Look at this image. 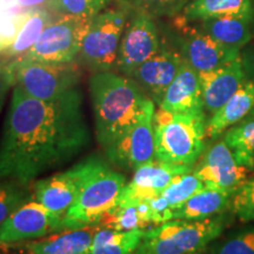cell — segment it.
Returning <instances> with one entry per match:
<instances>
[{
    "label": "cell",
    "mask_w": 254,
    "mask_h": 254,
    "mask_svg": "<svg viewBox=\"0 0 254 254\" xmlns=\"http://www.w3.org/2000/svg\"><path fill=\"white\" fill-rule=\"evenodd\" d=\"M155 159L190 167L205 147V114H179L159 107L153 117Z\"/></svg>",
    "instance_id": "cell-4"
},
{
    "label": "cell",
    "mask_w": 254,
    "mask_h": 254,
    "mask_svg": "<svg viewBox=\"0 0 254 254\" xmlns=\"http://www.w3.org/2000/svg\"><path fill=\"white\" fill-rule=\"evenodd\" d=\"M147 201L151 209L152 217V226H159V225L165 224V222L172 220L173 219V209L170 207L167 200L164 198L163 194L153 196L150 199H144Z\"/></svg>",
    "instance_id": "cell-35"
},
{
    "label": "cell",
    "mask_w": 254,
    "mask_h": 254,
    "mask_svg": "<svg viewBox=\"0 0 254 254\" xmlns=\"http://www.w3.org/2000/svg\"><path fill=\"white\" fill-rule=\"evenodd\" d=\"M251 17L245 15H221L196 21L195 28L207 34L222 45L240 50L252 38Z\"/></svg>",
    "instance_id": "cell-19"
},
{
    "label": "cell",
    "mask_w": 254,
    "mask_h": 254,
    "mask_svg": "<svg viewBox=\"0 0 254 254\" xmlns=\"http://www.w3.org/2000/svg\"><path fill=\"white\" fill-rule=\"evenodd\" d=\"M60 231H64V217L51 212L40 202L28 201L0 225V243L38 239Z\"/></svg>",
    "instance_id": "cell-11"
},
{
    "label": "cell",
    "mask_w": 254,
    "mask_h": 254,
    "mask_svg": "<svg viewBox=\"0 0 254 254\" xmlns=\"http://www.w3.org/2000/svg\"><path fill=\"white\" fill-rule=\"evenodd\" d=\"M154 19L145 13H133L129 17L117 62V69L126 77H131L141 64L152 58L163 46Z\"/></svg>",
    "instance_id": "cell-10"
},
{
    "label": "cell",
    "mask_w": 254,
    "mask_h": 254,
    "mask_svg": "<svg viewBox=\"0 0 254 254\" xmlns=\"http://www.w3.org/2000/svg\"><path fill=\"white\" fill-rule=\"evenodd\" d=\"M230 150L236 158L237 163L249 170L254 168V118L241 123L225 135Z\"/></svg>",
    "instance_id": "cell-26"
},
{
    "label": "cell",
    "mask_w": 254,
    "mask_h": 254,
    "mask_svg": "<svg viewBox=\"0 0 254 254\" xmlns=\"http://www.w3.org/2000/svg\"><path fill=\"white\" fill-rule=\"evenodd\" d=\"M114 0H52L49 6L56 17H79L93 19L109 8Z\"/></svg>",
    "instance_id": "cell-28"
},
{
    "label": "cell",
    "mask_w": 254,
    "mask_h": 254,
    "mask_svg": "<svg viewBox=\"0 0 254 254\" xmlns=\"http://www.w3.org/2000/svg\"><path fill=\"white\" fill-rule=\"evenodd\" d=\"M99 225L60 231L27 246L30 254H88Z\"/></svg>",
    "instance_id": "cell-20"
},
{
    "label": "cell",
    "mask_w": 254,
    "mask_h": 254,
    "mask_svg": "<svg viewBox=\"0 0 254 254\" xmlns=\"http://www.w3.org/2000/svg\"><path fill=\"white\" fill-rule=\"evenodd\" d=\"M85 161L84 178L74 204L64 217V230L100 225L118 205L126 179L98 158Z\"/></svg>",
    "instance_id": "cell-3"
},
{
    "label": "cell",
    "mask_w": 254,
    "mask_h": 254,
    "mask_svg": "<svg viewBox=\"0 0 254 254\" xmlns=\"http://www.w3.org/2000/svg\"><path fill=\"white\" fill-rule=\"evenodd\" d=\"M144 233V230L123 232L99 226L88 254H134Z\"/></svg>",
    "instance_id": "cell-25"
},
{
    "label": "cell",
    "mask_w": 254,
    "mask_h": 254,
    "mask_svg": "<svg viewBox=\"0 0 254 254\" xmlns=\"http://www.w3.org/2000/svg\"><path fill=\"white\" fill-rule=\"evenodd\" d=\"M190 0H114L129 13H145L153 18H172L182 13Z\"/></svg>",
    "instance_id": "cell-27"
},
{
    "label": "cell",
    "mask_w": 254,
    "mask_h": 254,
    "mask_svg": "<svg viewBox=\"0 0 254 254\" xmlns=\"http://www.w3.org/2000/svg\"><path fill=\"white\" fill-rule=\"evenodd\" d=\"M159 107L172 113L204 114L199 73L185 59L165 92Z\"/></svg>",
    "instance_id": "cell-18"
},
{
    "label": "cell",
    "mask_w": 254,
    "mask_h": 254,
    "mask_svg": "<svg viewBox=\"0 0 254 254\" xmlns=\"http://www.w3.org/2000/svg\"><path fill=\"white\" fill-rule=\"evenodd\" d=\"M2 52H4V49H2L1 44H0V56H1V55H2Z\"/></svg>",
    "instance_id": "cell-40"
},
{
    "label": "cell",
    "mask_w": 254,
    "mask_h": 254,
    "mask_svg": "<svg viewBox=\"0 0 254 254\" xmlns=\"http://www.w3.org/2000/svg\"><path fill=\"white\" fill-rule=\"evenodd\" d=\"M24 187L12 180H0V225L26 202L28 194Z\"/></svg>",
    "instance_id": "cell-31"
},
{
    "label": "cell",
    "mask_w": 254,
    "mask_h": 254,
    "mask_svg": "<svg viewBox=\"0 0 254 254\" xmlns=\"http://www.w3.org/2000/svg\"><path fill=\"white\" fill-rule=\"evenodd\" d=\"M15 84L31 97L51 101L79 87L82 72L77 63L51 64L13 59Z\"/></svg>",
    "instance_id": "cell-7"
},
{
    "label": "cell",
    "mask_w": 254,
    "mask_h": 254,
    "mask_svg": "<svg viewBox=\"0 0 254 254\" xmlns=\"http://www.w3.org/2000/svg\"><path fill=\"white\" fill-rule=\"evenodd\" d=\"M99 226L123 232L134 230L146 231V228H148L139 213L138 206L133 201H119L116 208L103 219Z\"/></svg>",
    "instance_id": "cell-29"
},
{
    "label": "cell",
    "mask_w": 254,
    "mask_h": 254,
    "mask_svg": "<svg viewBox=\"0 0 254 254\" xmlns=\"http://www.w3.org/2000/svg\"><path fill=\"white\" fill-rule=\"evenodd\" d=\"M131 13L125 8H106L92 19L79 56L94 72L117 68L119 47Z\"/></svg>",
    "instance_id": "cell-6"
},
{
    "label": "cell",
    "mask_w": 254,
    "mask_h": 254,
    "mask_svg": "<svg viewBox=\"0 0 254 254\" xmlns=\"http://www.w3.org/2000/svg\"><path fill=\"white\" fill-rule=\"evenodd\" d=\"M90 142L80 88L45 101L14 85L0 135V180L27 185L67 163Z\"/></svg>",
    "instance_id": "cell-1"
},
{
    "label": "cell",
    "mask_w": 254,
    "mask_h": 254,
    "mask_svg": "<svg viewBox=\"0 0 254 254\" xmlns=\"http://www.w3.org/2000/svg\"><path fill=\"white\" fill-rule=\"evenodd\" d=\"M154 101L148 103L134 125L106 151L111 163L124 170H136L155 159Z\"/></svg>",
    "instance_id": "cell-9"
},
{
    "label": "cell",
    "mask_w": 254,
    "mask_h": 254,
    "mask_svg": "<svg viewBox=\"0 0 254 254\" xmlns=\"http://www.w3.org/2000/svg\"><path fill=\"white\" fill-rule=\"evenodd\" d=\"M251 25H252L253 31H254V13H253V17H252V20H251Z\"/></svg>",
    "instance_id": "cell-39"
},
{
    "label": "cell",
    "mask_w": 254,
    "mask_h": 254,
    "mask_svg": "<svg viewBox=\"0 0 254 254\" xmlns=\"http://www.w3.org/2000/svg\"><path fill=\"white\" fill-rule=\"evenodd\" d=\"M192 254H196V253H192Z\"/></svg>",
    "instance_id": "cell-41"
},
{
    "label": "cell",
    "mask_w": 254,
    "mask_h": 254,
    "mask_svg": "<svg viewBox=\"0 0 254 254\" xmlns=\"http://www.w3.org/2000/svg\"><path fill=\"white\" fill-rule=\"evenodd\" d=\"M85 161L82 160L65 172L41 179L34 185L36 201L53 213L65 217L74 204L84 178Z\"/></svg>",
    "instance_id": "cell-14"
},
{
    "label": "cell",
    "mask_w": 254,
    "mask_h": 254,
    "mask_svg": "<svg viewBox=\"0 0 254 254\" xmlns=\"http://www.w3.org/2000/svg\"><path fill=\"white\" fill-rule=\"evenodd\" d=\"M51 1L52 0H15L18 5L26 11L37 8H49Z\"/></svg>",
    "instance_id": "cell-37"
},
{
    "label": "cell",
    "mask_w": 254,
    "mask_h": 254,
    "mask_svg": "<svg viewBox=\"0 0 254 254\" xmlns=\"http://www.w3.org/2000/svg\"><path fill=\"white\" fill-rule=\"evenodd\" d=\"M251 0H190L182 13L177 15V26L193 24L212 17L221 15H245L253 17Z\"/></svg>",
    "instance_id": "cell-22"
},
{
    "label": "cell",
    "mask_w": 254,
    "mask_h": 254,
    "mask_svg": "<svg viewBox=\"0 0 254 254\" xmlns=\"http://www.w3.org/2000/svg\"><path fill=\"white\" fill-rule=\"evenodd\" d=\"M91 21L92 19L79 17L53 18L23 58L51 64L74 62Z\"/></svg>",
    "instance_id": "cell-8"
},
{
    "label": "cell",
    "mask_w": 254,
    "mask_h": 254,
    "mask_svg": "<svg viewBox=\"0 0 254 254\" xmlns=\"http://www.w3.org/2000/svg\"><path fill=\"white\" fill-rule=\"evenodd\" d=\"M184 30L182 56L198 73L213 71L227 65L239 57V50L231 49L194 26H177Z\"/></svg>",
    "instance_id": "cell-13"
},
{
    "label": "cell",
    "mask_w": 254,
    "mask_h": 254,
    "mask_svg": "<svg viewBox=\"0 0 254 254\" xmlns=\"http://www.w3.org/2000/svg\"><path fill=\"white\" fill-rule=\"evenodd\" d=\"M249 168L240 166L226 142L219 141L208 148L194 173L206 186L234 194L246 182Z\"/></svg>",
    "instance_id": "cell-12"
},
{
    "label": "cell",
    "mask_w": 254,
    "mask_h": 254,
    "mask_svg": "<svg viewBox=\"0 0 254 254\" xmlns=\"http://www.w3.org/2000/svg\"><path fill=\"white\" fill-rule=\"evenodd\" d=\"M230 193L205 186L196 194L173 211V219L202 220L224 212L230 204Z\"/></svg>",
    "instance_id": "cell-23"
},
{
    "label": "cell",
    "mask_w": 254,
    "mask_h": 254,
    "mask_svg": "<svg viewBox=\"0 0 254 254\" xmlns=\"http://www.w3.org/2000/svg\"><path fill=\"white\" fill-rule=\"evenodd\" d=\"M15 84L13 60L0 56V112L4 107L6 95Z\"/></svg>",
    "instance_id": "cell-36"
},
{
    "label": "cell",
    "mask_w": 254,
    "mask_h": 254,
    "mask_svg": "<svg viewBox=\"0 0 254 254\" xmlns=\"http://www.w3.org/2000/svg\"><path fill=\"white\" fill-rule=\"evenodd\" d=\"M88 86L95 134L107 150L138 122L152 99L132 78L112 71L95 72Z\"/></svg>",
    "instance_id": "cell-2"
},
{
    "label": "cell",
    "mask_w": 254,
    "mask_h": 254,
    "mask_svg": "<svg viewBox=\"0 0 254 254\" xmlns=\"http://www.w3.org/2000/svg\"><path fill=\"white\" fill-rule=\"evenodd\" d=\"M209 254H254V230L240 232L230 239L215 244Z\"/></svg>",
    "instance_id": "cell-32"
},
{
    "label": "cell",
    "mask_w": 254,
    "mask_h": 254,
    "mask_svg": "<svg viewBox=\"0 0 254 254\" xmlns=\"http://www.w3.org/2000/svg\"><path fill=\"white\" fill-rule=\"evenodd\" d=\"M232 205L241 221H254V178L246 180L236 190Z\"/></svg>",
    "instance_id": "cell-33"
},
{
    "label": "cell",
    "mask_w": 254,
    "mask_h": 254,
    "mask_svg": "<svg viewBox=\"0 0 254 254\" xmlns=\"http://www.w3.org/2000/svg\"><path fill=\"white\" fill-rule=\"evenodd\" d=\"M53 20V14L47 8H37L27 11L20 31L12 45L2 53L7 59L23 58L39 39L45 27Z\"/></svg>",
    "instance_id": "cell-24"
},
{
    "label": "cell",
    "mask_w": 254,
    "mask_h": 254,
    "mask_svg": "<svg viewBox=\"0 0 254 254\" xmlns=\"http://www.w3.org/2000/svg\"><path fill=\"white\" fill-rule=\"evenodd\" d=\"M183 62L182 53L161 46V49L147 62L141 64L129 78H132L154 103L160 104Z\"/></svg>",
    "instance_id": "cell-15"
},
{
    "label": "cell",
    "mask_w": 254,
    "mask_h": 254,
    "mask_svg": "<svg viewBox=\"0 0 254 254\" xmlns=\"http://www.w3.org/2000/svg\"><path fill=\"white\" fill-rule=\"evenodd\" d=\"M204 109L214 114L220 110L245 81L243 60L238 58L213 71L199 73Z\"/></svg>",
    "instance_id": "cell-17"
},
{
    "label": "cell",
    "mask_w": 254,
    "mask_h": 254,
    "mask_svg": "<svg viewBox=\"0 0 254 254\" xmlns=\"http://www.w3.org/2000/svg\"><path fill=\"white\" fill-rule=\"evenodd\" d=\"M26 14L27 11L20 12V13L0 14V44L4 49V52L17 38Z\"/></svg>",
    "instance_id": "cell-34"
},
{
    "label": "cell",
    "mask_w": 254,
    "mask_h": 254,
    "mask_svg": "<svg viewBox=\"0 0 254 254\" xmlns=\"http://www.w3.org/2000/svg\"><path fill=\"white\" fill-rule=\"evenodd\" d=\"M221 218L176 219L146 230L134 254H192L205 250L220 236Z\"/></svg>",
    "instance_id": "cell-5"
},
{
    "label": "cell",
    "mask_w": 254,
    "mask_h": 254,
    "mask_svg": "<svg viewBox=\"0 0 254 254\" xmlns=\"http://www.w3.org/2000/svg\"><path fill=\"white\" fill-rule=\"evenodd\" d=\"M190 172L189 166L154 159L134 170L132 180L126 184L119 200H144L160 195L178 177Z\"/></svg>",
    "instance_id": "cell-16"
},
{
    "label": "cell",
    "mask_w": 254,
    "mask_h": 254,
    "mask_svg": "<svg viewBox=\"0 0 254 254\" xmlns=\"http://www.w3.org/2000/svg\"><path fill=\"white\" fill-rule=\"evenodd\" d=\"M243 66H244V68H246L247 72L252 75V78H253L252 81H254V46H252V49L249 50L245 53Z\"/></svg>",
    "instance_id": "cell-38"
},
{
    "label": "cell",
    "mask_w": 254,
    "mask_h": 254,
    "mask_svg": "<svg viewBox=\"0 0 254 254\" xmlns=\"http://www.w3.org/2000/svg\"><path fill=\"white\" fill-rule=\"evenodd\" d=\"M254 109V81L245 80L220 110L206 124V135L215 139L228 127L236 125Z\"/></svg>",
    "instance_id": "cell-21"
},
{
    "label": "cell",
    "mask_w": 254,
    "mask_h": 254,
    "mask_svg": "<svg viewBox=\"0 0 254 254\" xmlns=\"http://www.w3.org/2000/svg\"><path fill=\"white\" fill-rule=\"evenodd\" d=\"M206 185L194 173L182 174L163 192V196L167 200L170 207L173 209L179 208L199 190Z\"/></svg>",
    "instance_id": "cell-30"
}]
</instances>
